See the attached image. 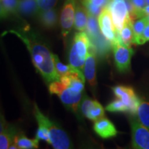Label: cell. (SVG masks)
I'll return each instance as SVG.
<instances>
[{
	"label": "cell",
	"instance_id": "30",
	"mask_svg": "<svg viewBox=\"0 0 149 149\" xmlns=\"http://www.w3.org/2000/svg\"><path fill=\"white\" fill-rule=\"evenodd\" d=\"M149 41V23L146 24V27L144 30V32H143L142 35L140 37V38L139 39V40L137 41V45H141V44H144L146 42Z\"/></svg>",
	"mask_w": 149,
	"mask_h": 149
},
{
	"label": "cell",
	"instance_id": "27",
	"mask_svg": "<svg viewBox=\"0 0 149 149\" xmlns=\"http://www.w3.org/2000/svg\"><path fill=\"white\" fill-rule=\"evenodd\" d=\"M35 138H37L38 140H44L51 144V139H50L48 130L46 126L42 124H38V128H37Z\"/></svg>",
	"mask_w": 149,
	"mask_h": 149
},
{
	"label": "cell",
	"instance_id": "18",
	"mask_svg": "<svg viewBox=\"0 0 149 149\" xmlns=\"http://www.w3.org/2000/svg\"><path fill=\"white\" fill-rule=\"evenodd\" d=\"M40 8L37 0H19V1L18 13L24 16H33L38 15Z\"/></svg>",
	"mask_w": 149,
	"mask_h": 149
},
{
	"label": "cell",
	"instance_id": "22",
	"mask_svg": "<svg viewBox=\"0 0 149 149\" xmlns=\"http://www.w3.org/2000/svg\"><path fill=\"white\" fill-rule=\"evenodd\" d=\"M86 33L88 35L90 40L97 38V37L101 35L102 33L100 31V25H99L98 19H97V17L88 15V20L86 27Z\"/></svg>",
	"mask_w": 149,
	"mask_h": 149
},
{
	"label": "cell",
	"instance_id": "1",
	"mask_svg": "<svg viewBox=\"0 0 149 149\" xmlns=\"http://www.w3.org/2000/svg\"><path fill=\"white\" fill-rule=\"evenodd\" d=\"M9 33L15 35L26 46L33 65L48 83L60 80L55 69L54 55L45 44L35 37L19 30H10Z\"/></svg>",
	"mask_w": 149,
	"mask_h": 149
},
{
	"label": "cell",
	"instance_id": "32",
	"mask_svg": "<svg viewBox=\"0 0 149 149\" xmlns=\"http://www.w3.org/2000/svg\"><path fill=\"white\" fill-rule=\"evenodd\" d=\"M145 18H146V21L148 23H149V15H147V16H145Z\"/></svg>",
	"mask_w": 149,
	"mask_h": 149
},
{
	"label": "cell",
	"instance_id": "25",
	"mask_svg": "<svg viewBox=\"0 0 149 149\" xmlns=\"http://www.w3.org/2000/svg\"><path fill=\"white\" fill-rule=\"evenodd\" d=\"M106 110L112 113H128V108L120 99L117 98L113 100L106 107Z\"/></svg>",
	"mask_w": 149,
	"mask_h": 149
},
{
	"label": "cell",
	"instance_id": "10",
	"mask_svg": "<svg viewBox=\"0 0 149 149\" xmlns=\"http://www.w3.org/2000/svg\"><path fill=\"white\" fill-rule=\"evenodd\" d=\"M98 22L100 31L104 37L110 41L111 44L115 42L120 36V33L115 29L111 12L107 7L104 8L99 15Z\"/></svg>",
	"mask_w": 149,
	"mask_h": 149
},
{
	"label": "cell",
	"instance_id": "23",
	"mask_svg": "<svg viewBox=\"0 0 149 149\" xmlns=\"http://www.w3.org/2000/svg\"><path fill=\"white\" fill-rule=\"evenodd\" d=\"M137 119L149 129V102L141 101L137 111Z\"/></svg>",
	"mask_w": 149,
	"mask_h": 149
},
{
	"label": "cell",
	"instance_id": "26",
	"mask_svg": "<svg viewBox=\"0 0 149 149\" xmlns=\"http://www.w3.org/2000/svg\"><path fill=\"white\" fill-rule=\"evenodd\" d=\"M54 62H55L56 71H57V74H59L60 77L62 75H64V74H66L67 72L71 71V70H74L75 68L73 66H72L70 64L66 65L61 63V61L59 60V57L56 55H54Z\"/></svg>",
	"mask_w": 149,
	"mask_h": 149
},
{
	"label": "cell",
	"instance_id": "29",
	"mask_svg": "<svg viewBox=\"0 0 149 149\" xmlns=\"http://www.w3.org/2000/svg\"><path fill=\"white\" fill-rule=\"evenodd\" d=\"M130 1L133 3L134 8L135 9L137 17L140 18L141 12L147 6L146 0H130Z\"/></svg>",
	"mask_w": 149,
	"mask_h": 149
},
{
	"label": "cell",
	"instance_id": "14",
	"mask_svg": "<svg viewBox=\"0 0 149 149\" xmlns=\"http://www.w3.org/2000/svg\"><path fill=\"white\" fill-rule=\"evenodd\" d=\"M93 129L95 132L103 139L115 137L118 133L114 124L106 117H102L95 122Z\"/></svg>",
	"mask_w": 149,
	"mask_h": 149
},
{
	"label": "cell",
	"instance_id": "4",
	"mask_svg": "<svg viewBox=\"0 0 149 149\" xmlns=\"http://www.w3.org/2000/svg\"><path fill=\"white\" fill-rule=\"evenodd\" d=\"M48 89L51 94L57 95L59 97L66 108L72 112L77 113L82 98V93L77 92L66 86L60 80L51 82Z\"/></svg>",
	"mask_w": 149,
	"mask_h": 149
},
{
	"label": "cell",
	"instance_id": "28",
	"mask_svg": "<svg viewBox=\"0 0 149 149\" xmlns=\"http://www.w3.org/2000/svg\"><path fill=\"white\" fill-rule=\"evenodd\" d=\"M37 2L40 11L47 10L54 8L57 0H37Z\"/></svg>",
	"mask_w": 149,
	"mask_h": 149
},
{
	"label": "cell",
	"instance_id": "11",
	"mask_svg": "<svg viewBox=\"0 0 149 149\" xmlns=\"http://www.w3.org/2000/svg\"><path fill=\"white\" fill-rule=\"evenodd\" d=\"M80 111L84 116L93 122H96L105 116V112L101 104L87 96L84 97L80 102Z\"/></svg>",
	"mask_w": 149,
	"mask_h": 149
},
{
	"label": "cell",
	"instance_id": "2",
	"mask_svg": "<svg viewBox=\"0 0 149 149\" xmlns=\"http://www.w3.org/2000/svg\"><path fill=\"white\" fill-rule=\"evenodd\" d=\"M33 113L38 124H42L49 133L51 144L55 149H68L71 147V142L66 132L57 126L41 112L36 104H34Z\"/></svg>",
	"mask_w": 149,
	"mask_h": 149
},
{
	"label": "cell",
	"instance_id": "21",
	"mask_svg": "<svg viewBox=\"0 0 149 149\" xmlns=\"http://www.w3.org/2000/svg\"><path fill=\"white\" fill-rule=\"evenodd\" d=\"M39 141L37 138L29 139L22 134L16 135L13 143L20 149H33L39 148Z\"/></svg>",
	"mask_w": 149,
	"mask_h": 149
},
{
	"label": "cell",
	"instance_id": "17",
	"mask_svg": "<svg viewBox=\"0 0 149 149\" xmlns=\"http://www.w3.org/2000/svg\"><path fill=\"white\" fill-rule=\"evenodd\" d=\"M38 18L43 26L46 29H52L57 25L58 17L56 10L54 8L47 10L40 11Z\"/></svg>",
	"mask_w": 149,
	"mask_h": 149
},
{
	"label": "cell",
	"instance_id": "19",
	"mask_svg": "<svg viewBox=\"0 0 149 149\" xmlns=\"http://www.w3.org/2000/svg\"><path fill=\"white\" fill-rule=\"evenodd\" d=\"M133 20L129 17L120 32L121 40L128 46H131L133 44H135V37L133 28Z\"/></svg>",
	"mask_w": 149,
	"mask_h": 149
},
{
	"label": "cell",
	"instance_id": "13",
	"mask_svg": "<svg viewBox=\"0 0 149 149\" xmlns=\"http://www.w3.org/2000/svg\"><path fill=\"white\" fill-rule=\"evenodd\" d=\"M86 79L89 84L95 86L96 81V51L91 44V46L86 58L84 67L83 70Z\"/></svg>",
	"mask_w": 149,
	"mask_h": 149
},
{
	"label": "cell",
	"instance_id": "7",
	"mask_svg": "<svg viewBox=\"0 0 149 149\" xmlns=\"http://www.w3.org/2000/svg\"><path fill=\"white\" fill-rule=\"evenodd\" d=\"M107 8L111 12L113 24L120 33L124 24L129 17V13L125 0H111Z\"/></svg>",
	"mask_w": 149,
	"mask_h": 149
},
{
	"label": "cell",
	"instance_id": "33",
	"mask_svg": "<svg viewBox=\"0 0 149 149\" xmlns=\"http://www.w3.org/2000/svg\"><path fill=\"white\" fill-rule=\"evenodd\" d=\"M146 2L147 5H149V0H146Z\"/></svg>",
	"mask_w": 149,
	"mask_h": 149
},
{
	"label": "cell",
	"instance_id": "15",
	"mask_svg": "<svg viewBox=\"0 0 149 149\" xmlns=\"http://www.w3.org/2000/svg\"><path fill=\"white\" fill-rule=\"evenodd\" d=\"M15 135L13 128L5 124L4 120L1 119V133H0V148H9L10 145L13 143Z\"/></svg>",
	"mask_w": 149,
	"mask_h": 149
},
{
	"label": "cell",
	"instance_id": "16",
	"mask_svg": "<svg viewBox=\"0 0 149 149\" xmlns=\"http://www.w3.org/2000/svg\"><path fill=\"white\" fill-rule=\"evenodd\" d=\"M88 12L84 6L78 4L76 7L75 15H74V28L77 31H85L88 20Z\"/></svg>",
	"mask_w": 149,
	"mask_h": 149
},
{
	"label": "cell",
	"instance_id": "5",
	"mask_svg": "<svg viewBox=\"0 0 149 149\" xmlns=\"http://www.w3.org/2000/svg\"><path fill=\"white\" fill-rule=\"evenodd\" d=\"M115 66L117 70L121 72H126L130 70L131 58L134 54V51L131 46L126 45L120 36L112 44Z\"/></svg>",
	"mask_w": 149,
	"mask_h": 149
},
{
	"label": "cell",
	"instance_id": "8",
	"mask_svg": "<svg viewBox=\"0 0 149 149\" xmlns=\"http://www.w3.org/2000/svg\"><path fill=\"white\" fill-rule=\"evenodd\" d=\"M132 146L137 149H149V129L141 124L137 119L130 122Z\"/></svg>",
	"mask_w": 149,
	"mask_h": 149
},
{
	"label": "cell",
	"instance_id": "31",
	"mask_svg": "<svg viewBox=\"0 0 149 149\" xmlns=\"http://www.w3.org/2000/svg\"><path fill=\"white\" fill-rule=\"evenodd\" d=\"M147 15H149V5H147L143 9L142 11H141L140 14V18Z\"/></svg>",
	"mask_w": 149,
	"mask_h": 149
},
{
	"label": "cell",
	"instance_id": "9",
	"mask_svg": "<svg viewBox=\"0 0 149 149\" xmlns=\"http://www.w3.org/2000/svg\"><path fill=\"white\" fill-rule=\"evenodd\" d=\"M76 10V0H65L60 15L61 34L66 37L74 26Z\"/></svg>",
	"mask_w": 149,
	"mask_h": 149
},
{
	"label": "cell",
	"instance_id": "12",
	"mask_svg": "<svg viewBox=\"0 0 149 149\" xmlns=\"http://www.w3.org/2000/svg\"><path fill=\"white\" fill-rule=\"evenodd\" d=\"M85 76L81 70L74 68L60 77V81L66 86L77 92L82 93L84 89Z\"/></svg>",
	"mask_w": 149,
	"mask_h": 149
},
{
	"label": "cell",
	"instance_id": "6",
	"mask_svg": "<svg viewBox=\"0 0 149 149\" xmlns=\"http://www.w3.org/2000/svg\"><path fill=\"white\" fill-rule=\"evenodd\" d=\"M117 98L120 99L128 108V113L132 115L137 114V108L141 100L133 88L126 86H116L112 88Z\"/></svg>",
	"mask_w": 149,
	"mask_h": 149
},
{
	"label": "cell",
	"instance_id": "20",
	"mask_svg": "<svg viewBox=\"0 0 149 149\" xmlns=\"http://www.w3.org/2000/svg\"><path fill=\"white\" fill-rule=\"evenodd\" d=\"M19 0H0V14L1 18L8 17L18 13Z\"/></svg>",
	"mask_w": 149,
	"mask_h": 149
},
{
	"label": "cell",
	"instance_id": "3",
	"mask_svg": "<svg viewBox=\"0 0 149 149\" xmlns=\"http://www.w3.org/2000/svg\"><path fill=\"white\" fill-rule=\"evenodd\" d=\"M91 46V40L86 33L79 31L75 33L68 55L69 64L83 72L86 58Z\"/></svg>",
	"mask_w": 149,
	"mask_h": 149
},
{
	"label": "cell",
	"instance_id": "24",
	"mask_svg": "<svg viewBox=\"0 0 149 149\" xmlns=\"http://www.w3.org/2000/svg\"><path fill=\"white\" fill-rule=\"evenodd\" d=\"M147 24H148V22H147L145 17L138 18V19H137L136 21H134L133 28L134 37H135V45L137 44V41L139 40V39L140 38L141 35H142Z\"/></svg>",
	"mask_w": 149,
	"mask_h": 149
}]
</instances>
